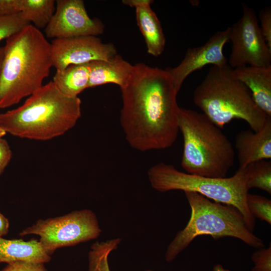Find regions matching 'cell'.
<instances>
[{"label":"cell","instance_id":"cell-9","mask_svg":"<svg viewBox=\"0 0 271 271\" xmlns=\"http://www.w3.org/2000/svg\"><path fill=\"white\" fill-rule=\"evenodd\" d=\"M242 10L241 17L229 27L232 47L228 65L232 69L270 66L271 50L261 34L255 13L244 4Z\"/></svg>","mask_w":271,"mask_h":271},{"label":"cell","instance_id":"cell-15","mask_svg":"<svg viewBox=\"0 0 271 271\" xmlns=\"http://www.w3.org/2000/svg\"><path fill=\"white\" fill-rule=\"evenodd\" d=\"M90 65L88 88L113 83L121 89L127 84L133 70V65L118 54L108 61H91Z\"/></svg>","mask_w":271,"mask_h":271},{"label":"cell","instance_id":"cell-25","mask_svg":"<svg viewBox=\"0 0 271 271\" xmlns=\"http://www.w3.org/2000/svg\"><path fill=\"white\" fill-rule=\"evenodd\" d=\"M261 34L268 48L271 50V9L268 7L261 10L259 14Z\"/></svg>","mask_w":271,"mask_h":271},{"label":"cell","instance_id":"cell-33","mask_svg":"<svg viewBox=\"0 0 271 271\" xmlns=\"http://www.w3.org/2000/svg\"><path fill=\"white\" fill-rule=\"evenodd\" d=\"M7 133L0 126V138H3Z\"/></svg>","mask_w":271,"mask_h":271},{"label":"cell","instance_id":"cell-18","mask_svg":"<svg viewBox=\"0 0 271 271\" xmlns=\"http://www.w3.org/2000/svg\"><path fill=\"white\" fill-rule=\"evenodd\" d=\"M90 71V62L71 65L62 71H56L53 82L64 95L78 97V94L88 88Z\"/></svg>","mask_w":271,"mask_h":271},{"label":"cell","instance_id":"cell-28","mask_svg":"<svg viewBox=\"0 0 271 271\" xmlns=\"http://www.w3.org/2000/svg\"><path fill=\"white\" fill-rule=\"evenodd\" d=\"M12 157V152L8 142L0 138V175L4 172Z\"/></svg>","mask_w":271,"mask_h":271},{"label":"cell","instance_id":"cell-30","mask_svg":"<svg viewBox=\"0 0 271 271\" xmlns=\"http://www.w3.org/2000/svg\"><path fill=\"white\" fill-rule=\"evenodd\" d=\"M9 226V219L0 212V237H3L8 233Z\"/></svg>","mask_w":271,"mask_h":271},{"label":"cell","instance_id":"cell-7","mask_svg":"<svg viewBox=\"0 0 271 271\" xmlns=\"http://www.w3.org/2000/svg\"><path fill=\"white\" fill-rule=\"evenodd\" d=\"M148 175L152 187L159 192H194L215 202L235 207L243 215L248 229L252 232L254 229L255 218L246 204L248 189L245 168H239L231 177L216 178L189 174L172 165L160 163L149 169Z\"/></svg>","mask_w":271,"mask_h":271},{"label":"cell","instance_id":"cell-4","mask_svg":"<svg viewBox=\"0 0 271 271\" xmlns=\"http://www.w3.org/2000/svg\"><path fill=\"white\" fill-rule=\"evenodd\" d=\"M193 101L220 128L233 119H240L252 130L258 131L270 117L257 106L248 89L236 78L228 64L210 68L195 89Z\"/></svg>","mask_w":271,"mask_h":271},{"label":"cell","instance_id":"cell-3","mask_svg":"<svg viewBox=\"0 0 271 271\" xmlns=\"http://www.w3.org/2000/svg\"><path fill=\"white\" fill-rule=\"evenodd\" d=\"M81 101L63 94L53 81L37 90L20 107L0 113V126L21 138L47 141L73 127L81 115Z\"/></svg>","mask_w":271,"mask_h":271},{"label":"cell","instance_id":"cell-1","mask_svg":"<svg viewBox=\"0 0 271 271\" xmlns=\"http://www.w3.org/2000/svg\"><path fill=\"white\" fill-rule=\"evenodd\" d=\"M120 89V122L130 146L141 152L171 147L179 131L180 107L167 71L137 63Z\"/></svg>","mask_w":271,"mask_h":271},{"label":"cell","instance_id":"cell-23","mask_svg":"<svg viewBox=\"0 0 271 271\" xmlns=\"http://www.w3.org/2000/svg\"><path fill=\"white\" fill-rule=\"evenodd\" d=\"M30 24L21 13L9 16L0 15V41L20 32Z\"/></svg>","mask_w":271,"mask_h":271},{"label":"cell","instance_id":"cell-19","mask_svg":"<svg viewBox=\"0 0 271 271\" xmlns=\"http://www.w3.org/2000/svg\"><path fill=\"white\" fill-rule=\"evenodd\" d=\"M55 3L54 0H22L21 13L36 28H45L55 13Z\"/></svg>","mask_w":271,"mask_h":271},{"label":"cell","instance_id":"cell-2","mask_svg":"<svg viewBox=\"0 0 271 271\" xmlns=\"http://www.w3.org/2000/svg\"><path fill=\"white\" fill-rule=\"evenodd\" d=\"M52 66L51 44L33 25L7 38L0 74V108L18 103L42 87Z\"/></svg>","mask_w":271,"mask_h":271},{"label":"cell","instance_id":"cell-16","mask_svg":"<svg viewBox=\"0 0 271 271\" xmlns=\"http://www.w3.org/2000/svg\"><path fill=\"white\" fill-rule=\"evenodd\" d=\"M51 259V255L37 239L26 241L22 239H7L0 237V263L25 261L45 263Z\"/></svg>","mask_w":271,"mask_h":271},{"label":"cell","instance_id":"cell-13","mask_svg":"<svg viewBox=\"0 0 271 271\" xmlns=\"http://www.w3.org/2000/svg\"><path fill=\"white\" fill-rule=\"evenodd\" d=\"M240 168L262 160L271 159V117L258 131L241 130L235 138Z\"/></svg>","mask_w":271,"mask_h":271},{"label":"cell","instance_id":"cell-6","mask_svg":"<svg viewBox=\"0 0 271 271\" xmlns=\"http://www.w3.org/2000/svg\"><path fill=\"white\" fill-rule=\"evenodd\" d=\"M185 194L191 210L190 218L169 245L165 254L167 261H172L195 238L203 235L215 239L235 237L258 249L264 246L263 240L248 229L243 215L235 207L213 202L196 192Z\"/></svg>","mask_w":271,"mask_h":271},{"label":"cell","instance_id":"cell-17","mask_svg":"<svg viewBox=\"0 0 271 271\" xmlns=\"http://www.w3.org/2000/svg\"><path fill=\"white\" fill-rule=\"evenodd\" d=\"M138 26L145 39L148 53L158 57L164 50L166 39L161 23L151 7L148 5L136 9Z\"/></svg>","mask_w":271,"mask_h":271},{"label":"cell","instance_id":"cell-29","mask_svg":"<svg viewBox=\"0 0 271 271\" xmlns=\"http://www.w3.org/2000/svg\"><path fill=\"white\" fill-rule=\"evenodd\" d=\"M122 3L130 7L136 9L143 6L151 5L153 1L152 0H123Z\"/></svg>","mask_w":271,"mask_h":271},{"label":"cell","instance_id":"cell-8","mask_svg":"<svg viewBox=\"0 0 271 271\" xmlns=\"http://www.w3.org/2000/svg\"><path fill=\"white\" fill-rule=\"evenodd\" d=\"M101 232L95 214L89 209H83L61 216L39 219L23 229L19 236L39 235L42 247L51 255L58 248L95 239Z\"/></svg>","mask_w":271,"mask_h":271},{"label":"cell","instance_id":"cell-11","mask_svg":"<svg viewBox=\"0 0 271 271\" xmlns=\"http://www.w3.org/2000/svg\"><path fill=\"white\" fill-rule=\"evenodd\" d=\"M50 44L52 65L56 71H62L71 65L108 61L117 54L112 43H103L96 36L57 38Z\"/></svg>","mask_w":271,"mask_h":271},{"label":"cell","instance_id":"cell-32","mask_svg":"<svg viewBox=\"0 0 271 271\" xmlns=\"http://www.w3.org/2000/svg\"><path fill=\"white\" fill-rule=\"evenodd\" d=\"M213 271H230L228 269H224L221 264L215 265L213 269Z\"/></svg>","mask_w":271,"mask_h":271},{"label":"cell","instance_id":"cell-5","mask_svg":"<svg viewBox=\"0 0 271 271\" xmlns=\"http://www.w3.org/2000/svg\"><path fill=\"white\" fill-rule=\"evenodd\" d=\"M179 129L183 138L181 166L187 173L225 178L234 164L233 146L220 128L203 113L179 108Z\"/></svg>","mask_w":271,"mask_h":271},{"label":"cell","instance_id":"cell-24","mask_svg":"<svg viewBox=\"0 0 271 271\" xmlns=\"http://www.w3.org/2000/svg\"><path fill=\"white\" fill-rule=\"evenodd\" d=\"M251 259L254 266L251 271H271V245L266 248H260L254 252Z\"/></svg>","mask_w":271,"mask_h":271},{"label":"cell","instance_id":"cell-20","mask_svg":"<svg viewBox=\"0 0 271 271\" xmlns=\"http://www.w3.org/2000/svg\"><path fill=\"white\" fill-rule=\"evenodd\" d=\"M245 168L248 189L257 188L270 194L271 162L262 160L252 163Z\"/></svg>","mask_w":271,"mask_h":271},{"label":"cell","instance_id":"cell-14","mask_svg":"<svg viewBox=\"0 0 271 271\" xmlns=\"http://www.w3.org/2000/svg\"><path fill=\"white\" fill-rule=\"evenodd\" d=\"M236 78L251 91L257 106L271 117V66H249L233 69Z\"/></svg>","mask_w":271,"mask_h":271},{"label":"cell","instance_id":"cell-10","mask_svg":"<svg viewBox=\"0 0 271 271\" xmlns=\"http://www.w3.org/2000/svg\"><path fill=\"white\" fill-rule=\"evenodd\" d=\"M55 13L45 29L49 38L96 36L104 26L98 19L91 18L82 0H57Z\"/></svg>","mask_w":271,"mask_h":271},{"label":"cell","instance_id":"cell-21","mask_svg":"<svg viewBox=\"0 0 271 271\" xmlns=\"http://www.w3.org/2000/svg\"><path fill=\"white\" fill-rule=\"evenodd\" d=\"M118 244L119 241L116 239L93 243L88 254V271H110L108 255L117 248Z\"/></svg>","mask_w":271,"mask_h":271},{"label":"cell","instance_id":"cell-27","mask_svg":"<svg viewBox=\"0 0 271 271\" xmlns=\"http://www.w3.org/2000/svg\"><path fill=\"white\" fill-rule=\"evenodd\" d=\"M22 0H0V15L9 16L20 13Z\"/></svg>","mask_w":271,"mask_h":271},{"label":"cell","instance_id":"cell-12","mask_svg":"<svg viewBox=\"0 0 271 271\" xmlns=\"http://www.w3.org/2000/svg\"><path fill=\"white\" fill-rule=\"evenodd\" d=\"M229 27L216 32L204 45L188 48L178 65L166 69L177 92L186 78L194 71L209 64L218 67L228 65L223 49L229 41Z\"/></svg>","mask_w":271,"mask_h":271},{"label":"cell","instance_id":"cell-22","mask_svg":"<svg viewBox=\"0 0 271 271\" xmlns=\"http://www.w3.org/2000/svg\"><path fill=\"white\" fill-rule=\"evenodd\" d=\"M246 204L251 215L271 224V200L265 197L248 193Z\"/></svg>","mask_w":271,"mask_h":271},{"label":"cell","instance_id":"cell-31","mask_svg":"<svg viewBox=\"0 0 271 271\" xmlns=\"http://www.w3.org/2000/svg\"><path fill=\"white\" fill-rule=\"evenodd\" d=\"M4 57V47H0V74Z\"/></svg>","mask_w":271,"mask_h":271},{"label":"cell","instance_id":"cell-26","mask_svg":"<svg viewBox=\"0 0 271 271\" xmlns=\"http://www.w3.org/2000/svg\"><path fill=\"white\" fill-rule=\"evenodd\" d=\"M1 271H47L43 263L18 261L8 263Z\"/></svg>","mask_w":271,"mask_h":271}]
</instances>
